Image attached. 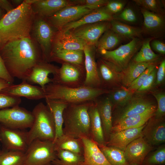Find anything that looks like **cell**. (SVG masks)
<instances>
[{
  "mask_svg": "<svg viewBox=\"0 0 165 165\" xmlns=\"http://www.w3.org/2000/svg\"><path fill=\"white\" fill-rule=\"evenodd\" d=\"M148 165H163L165 163V147H160L151 154L145 160Z\"/></svg>",
  "mask_w": 165,
  "mask_h": 165,
  "instance_id": "cell-43",
  "label": "cell"
},
{
  "mask_svg": "<svg viewBox=\"0 0 165 165\" xmlns=\"http://www.w3.org/2000/svg\"><path fill=\"white\" fill-rule=\"evenodd\" d=\"M111 165H127L124 151L105 145H98Z\"/></svg>",
  "mask_w": 165,
  "mask_h": 165,
  "instance_id": "cell-38",
  "label": "cell"
},
{
  "mask_svg": "<svg viewBox=\"0 0 165 165\" xmlns=\"http://www.w3.org/2000/svg\"><path fill=\"white\" fill-rule=\"evenodd\" d=\"M2 11L1 9V8H0V20L2 18Z\"/></svg>",
  "mask_w": 165,
  "mask_h": 165,
  "instance_id": "cell-56",
  "label": "cell"
},
{
  "mask_svg": "<svg viewBox=\"0 0 165 165\" xmlns=\"http://www.w3.org/2000/svg\"><path fill=\"white\" fill-rule=\"evenodd\" d=\"M136 91L122 86L109 90L108 96L113 106L122 107L133 98Z\"/></svg>",
  "mask_w": 165,
  "mask_h": 165,
  "instance_id": "cell-34",
  "label": "cell"
},
{
  "mask_svg": "<svg viewBox=\"0 0 165 165\" xmlns=\"http://www.w3.org/2000/svg\"><path fill=\"white\" fill-rule=\"evenodd\" d=\"M152 39V38H148L144 41L140 50L134 58V62H154L158 58L159 55L153 51L150 45V42Z\"/></svg>",
  "mask_w": 165,
  "mask_h": 165,
  "instance_id": "cell-39",
  "label": "cell"
},
{
  "mask_svg": "<svg viewBox=\"0 0 165 165\" xmlns=\"http://www.w3.org/2000/svg\"><path fill=\"white\" fill-rule=\"evenodd\" d=\"M56 155V158L51 165H83L82 155L62 150H57Z\"/></svg>",
  "mask_w": 165,
  "mask_h": 165,
  "instance_id": "cell-36",
  "label": "cell"
},
{
  "mask_svg": "<svg viewBox=\"0 0 165 165\" xmlns=\"http://www.w3.org/2000/svg\"><path fill=\"white\" fill-rule=\"evenodd\" d=\"M110 28V21H104L83 25L70 31L86 45L95 46L103 34Z\"/></svg>",
  "mask_w": 165,
  "mask_h": 165,
  "instance_id": "cell-13",
  "label": "cell"
},
{
  "mask_svg": "<svg viewBox=\"0 0 165 165\" xmlns=\"http://www.w3.org/2000/svg\"><path fill=\"white\" fill-rule=\"evenodd\" d=\"M152 48L158 53L164 55L165 54V45L163 42L157 40H153L151 43Z\"/></svg>",
  "mask_w": 165,
  "mask_h": 165,
  "instance_id": "cell-52",
  "label": "cell"
},
{
  "mask_svg": "<svg viewBox=\"0 0 165 165\" xmlns=\"http://www.w3.org/2000/svg\"><path fill=\"white\" fill-rule=\"evenodd\" d=\"M25 157L24 152L3 150L0 155V165H23Z\"/></svg>",
  "mask_w": 165,
  "mask_h": 165,
  "instance_id": "cell-40",
  "label": "cell"
},
{
  "mask_svg": "<svg viewBox=\"0 0 165 165\" xmlns=\"http://www.w3.org/2000/svg\"><path fill=\"white\" fill-rule=\"evenodd\" d=\"M156 108L155 105L143 113L127 117L114 123L111 133L144 125L153 116Z\"/></svg>",
  "mask_w": 165,
  "mask_h": 165,
  "instance_id": "cell-23",
  "label": "cell"
},
{
  "mask_svg": "<svg viewBox=\"0 0 165 165\" xmlns=\"http://www.w3.org/2000/svg\"><path fill=\"white\" fill-rule=\"evenodd\" d=\"M81 139L83 146V165H111L92 139L82 138Z\"/></svg>",
  "mask_w": 165,
  "mask_h": 165,
  "instance_id": "cell-24",
  "label": "cell"
},
{
  "mask_svg": "<svg viewBox=\"0 0 165 165\" xmlns=\"http://www.w3.org/2000/svg\"><path fill=\"white\" fill-rule=\"evenodd\" d=\"M88 113L90 120L91 138L98 145H106V143L100 118L94 101L89 108Z\"/></svg>",
  "mask_w": 165,
  "mask_h": 165,
  "instance_id": "cell-29",
  "label": "cell"
},
{
  "mask_svg": "<svg viewBox=\"0 0 165 165\" xmlns=\"http://www.w3.org/2000/svg\"><path fill=\"white\" fill-rule=\"evenodd\" d=\"M125 3L124 1H109L104 7L108 12L112 15L120 12L123 8Z\"/></svg>",
  "mask_w": 165,
  "mask_h": 165,
  "instance_id": "cell-48",
  "label": "cell"
},
{
  "mask_svg": "<svg viewBox=\"0 0 165 165\" xmlns=\"http://www.w3.org/2000/svg\"><path fill=\"white\" fill-rule=\"evenodd\" d=\"M86 77L84 65L64 63L53 75L52 82L69 87L77 88L84 86Z\"/></svg>",
  "mask_w": 165,
  "mask_h": 165,
  "instance_id": "cell-8",
  "label": "cell"
},
{
  "mask_svg": "<svg viewBox=\"0 0 165 165\" xmlns=\"http://www.w3.org/2000/svg\"><path fill=\"white\" fill-rule=\"evenodd\" d=\"M145 124L141 127L111 133L106 145L124 151L133 141L142 136V131Z\"/></svg>",
  "mask_w": 165,
  "mask_h": 165,
  "instance_id": "cell-21",
  "label": "cell"
},
{
  "mask_svg": "<svg viewBox=\"0 0 165 165\" xmlns=\"http://www.w3.org/2000/svg\"><path fill=\"white\" fill-rule=\"evenodd\" d=\"M7 94L17 97H24L30 100H38L46 97L44 90L40 86H34L22 81L18 84H11L1 91Z\"/></svg>",
  "mask_w": 165,
  "mask_h": 165,
  "instance_id": "cell-18",
  "label": "cell"
},
{
  "mask_svg": "<svg viewBox=\"0 0 165 165\" xmlns=\"http://www.w3.org/2000/svg\"><path fill=\"white\" fill-rule=\"evenodd\" d=\"M44 91L45 98L61 100L68 104L94 101L100 96L108 94L109 92V90L101 88L85 86L71 88L53 82L46 85Z\"/></svg>",
  "mask_w": 165,
  "mask_h": 165,
  "instance_id": "cell-4",
  "label": "cell"
},
{
  "mask_svg": "<svg viewBox=\"0 0 165 165\" xmlns=\"http://www.w3.org/2000/svg\"><path fill=\"white\" fill-rule=\"evenodd\" d=\"M156 67V65L154 62L152 63L131 83L127 88L130 90H134L136 91L151 72Z\"/></svg>",
  "mask_w": 165,
  "mask_h": 165,
  "instance_id": "cell-44",
  "label": "cell"
},
{
  "mask_svg": "<svg viewBox=\"0 0 165 165\" xmlns=\"http://www.w3.org/2000/svg\"><path fill=\"white\" fill-rule=\"evenodd\" d=\"M154 105L144 97H133L116 115L113 124L127 117L143 113Z\"/></svg>",
  "mask_w": 165,
  "mask_h": 165,
  "instance_id": "cell-25",
  "label": "cell"
},
{
  "mask_svg": "<svg viewBox=\"0 0 165 165\" xmlns=\"http://www.w3.org/2000/svg\"><path fill=\"white\" fill-rule=\"evenodd\" d=\"M46 105L53 116L55 126V136L53 141L63 134V113L68 104L61 100L45 98Z\"/></svg>",
  "mask_w": 165,
  "mask_h": 165,
  "instance_id": "cell-28",
  "label": "cell"
},
{
  "mask_svg": "<svg viewBox=\"0 0 165 165\" xmlns=\"http://www.w3.org/2000/svg\"><path fill=\"white\" fill-rule=\"evenodd\" d=\"M123 39L110 28L103 34L95 46L98 51L102 50H110L119 44Z\"/></svg>",
  "mask_w": 165,
  "mask_h": 165,
  "instance_id": "cell-37",
  "label": "cell"
},
{
  "mask_svg": "<svg viewBox=\"0 0 165 165\" xmlns=\"http://www.w3.org/2000/svg\"><path fill=\"white\" fill-rule=\"evenodd\" d=\"M24 130L0 124V141L5 150L26 151L28 144L27 131Z\"/></svg>",
  "mask_w": 165,
  "mask_h": 165,
  "instance_id": "cell-11",
  "label": "cell"
},
{
  "mask_svg": "<svg viewBox=\"0 0 165 165\" xmlns=\"http://www.w3.org/2000/svg\"><path fill=\"white\" fill-rule=\"evenodd\" d=\"M152 117L145 124L142 135L151 145H157L165 141V123L163 118Z\"/></svg>",
  "mask_w": 165,
  "mask_h": 165,
  "instance_id": "cell-19",
  "label": "cell"
},
{
  "mask_svg": "<svg viewBox=\"0 0 165 165\" xmlns=\"http://www.w3.org/2000/svg\"><path fill=\"white\" fill-rule=\"evenodd\" d=\"M114 19L113 15L108 12L103 7L91 11L79 19L67 24L59 30L67 31L83 25L101 21H110Z\"/></svg>",
  "mask_w": 165,
  "mask_h": 165,
  "instance_id": "cell-26",
  "label": "cell"
},
{
  "mask_svg": "<svg viewBox=\"0 0 165 165\" xmlns=\"http://www.w3.org/2000/svg\"><path fill=\"white\" fill-rule=\"evenodd\" d=\"M141 44L139 39L135 38L114 50H102L98 52L102 59L110 63L121 72L129 64Z\"/></svg>",
  "mask_w": 165,
  "mask_h": 165,
  "instance_id": "cell-7",
  "label": "cell"
},
{
  "mask_svg": "<svg viewBox=\"0 0 165 165\" xmlns=\"http://www.w3.org/2000/svg\"><path fill=\"white\" fill-rule=\"evenodd\" d=\"M26 1L31 5L34 13L42 18H48L65 7L79 5L76 1L26 0Z\"/></svg>",
  "mask_w": 165,
  "mask_h": 165,
  "instance_id": "cell-16",
  "label": "cell"
},
{
  "mask_svg": "<svg viewBox=\"0 0 165 165\" xmlns=\"http://www.w3.org/2000/svg\"><path fill=\"white\" fill-rule=\"evenodd\" d=\"M34 116L32 112L19 106L0 109V124L21 130L30 128Z\"/></svg>",
  "mask_w": 165,
  "mask_h": 165,
  "instance_id": "cell-9",
  "label": "cell"
},
{
  "mask_svg": "<svg viewBox=\"0 0 165 165\" xmlns=\"http://www.w3.org/2000/svg\"><path fill=\"white\" fill-rule=\"evenodd\" d=\"M86 45L83 41L74 36L70 31H64L58 30L53 39L51 54L61 50H83Z\"/></svg>",
  "mask_w": 165,
  "mask_h": 165,
  "instance_id": "cell-22",
  "label": "cell"
},
{
  "mask_svg": "<svg viewBox=\"0 0 165 165\" xmlns=\"http://www.w3.org/2000/svg\"><path fill=\"white\" fill-rule=\"evenodd\" d=\"M58 68L56 66L42 61L33 68L26 81L31 84L39 85L44 90L46 85L52 82V79L49 78V75L55 74Z\"/></svg>",
  "mask_w": 165,
  "mask_h": 165,
  "instance_id": "cell-20",
  "label": "cell"
},
{
  "mask_svg": "<svg viewBox=\"0 0 165 165\" xmlns=\"http://www.w3.org/2000/svg\"><path fill=\"white\" fill-rule=\"evenodd\" d=\"M0 55L10 75L22 81L26 80L36 65L44 61L30 37L6 42Z\"/></svg>",
  "mask_w": 165,
  "mask_h": 165,
  "instance_id": "cell-1",
  "label": "cell"
},
{
  "mask_svg": "<svg viewBox=\"0 0 165 165\" xmlns=\"http://www.w3.org/2000/svg\"><path fill=\"white\" fill-rule=\"evenodd\" d=\"M85 56L83 50H61L52 53L50 61L68 63L78 65H84Z\"/></svg>",
  "mask_w": 165,
  "mask_h": 165,
  "instance_id": "cell-30",
  "label": "cell"
},
{
  "mask_svg": "<svg viewBox=\"0 0 165 165\" xmlns=\"http://www.w3.org/2000/svg\"></svg>",
  "mask_w": 165,
  "mask_h": 165,
  "instance_id": "cell-59",
  "label": "cell"
},
{
  "mask_svg": "<svg viewBox=\"0 0 165 165\" xmlns=\"http://www.w3.org/2000/svg\"><path fill=\"white\" fill-rule=\"evenodd\" d=\"M53 142L56 151L62 150L83 155V146L81 138L63 134Z\"/></svg>",
  "mask_w": 165,
  "mask_h": 165,
  "instance_id": "cell-32",
  "label": "cell"
},
{
  "mask_svg": "<svg viewBox=\"0 0 165 165\" xmlns=\"http://www.w3.org/2000/svg\"><path fill=\"white\" fill-rule=\"evenodd\" d=\"M144 17L143 28L142 31L154 34L161 31L163 29L164 21L163 15L141 8Z\"/></svg>",
  "mask_w": 165,
  "mask_h": 165,
  "instance_id": "cell-31",
  "label": "cell"
},
{
  "mask_svg": "<svg viewBox=\"0 0 165 165\" xmlns=\"http://www.w3.org/2000/svg\"><path fill=\"white\" fill-rule=\"evenodd\" d=\"M92 11L83 5L69 6L63 8L47 18V22L59 30L67 24L79 19Z\"/></svg>",
  "mask_w": 165,
  "mask_h": 165,
  "instance_id": "cell-12",
  "label": "cell"
},
{
  "mask_svg": "<svg viewBox=\"0 0 165 165\" xmlns=\"http://www.w3.org/2000/svg\"><path fill=\"white\" fill-rule=\"evenodd\" d=\"M109 0H76L78 4L83 5L87 9L94 10L105 6Z\"/></svg>",
  "mask_w": 165,
  "mask_h": 165,
  "instance_id": "cell-46",
  "label": "cell"
},
{
  "mask_svg": "<svg viewBox=\"0 0 165 165\" xmlns=\"http://www.w3.org/2000/svg\"><path fill=\"white\" fill-rule=\"evenodd\" d=\"M97 99L94 101L98 110L106 143L113 126V106L108 97L100 100H98Z\"/></svg>",
  "mask_w": 165,
  "mask_h": 165,
  "instance_id": "cell-27",
  "label": "cell"
},
{
  "mask_svg": "<svg viewBox=\"0 0 165 165\" xmlns=\"http://www.w3.org/2000/svg\"><path fill=\"white\" fill-rule=\"evenodd\" d=\"M95 46L86 45L83 50L85 56L84 66L86 72L84 86L100 88L97 63L95 61Z\"/></svg>",
  "mask_w": 165,
  "mask_h": 165,
  "instance_id": "cell-17",
  "label": "cell"
},
{
  "mask_svg": "<svg viewBox=\"0 0 165 165\" xmlns=\"http://www.w3.org/2000/svg\"><path fill=\"white\" fill-rule=\"evenodd\" d=\"M100 88L108 90L122 86L121 71L110 63L103 59L97 64Z\"/></svg>",
  "mask_w": 165,
  "mask_h": 165,
  "instance_id": "cell-14",
  "label": "cell"
},
{
  "mask_svg": "<svg viewBox=\"0 0 165 165\" xmlns=\"http://www.w3.org/2000/svg\"><path fill=\"white\" fill-rule=\"evenodd\" d=\"M134 1L142 8L163 16L162 3L157 0H134Z\"/></svg>",
  "mask_w": 165,
  "mask_h": 165,
  "instance_id": "cell-41",
  "label": "cell"
},
{
  "mask_svg": "<svg viewBox=\"0 0 165 165\" xmlns=\"http://www.w3.org/2000/svg\"><path fill=\"white\" fill-rule=\"evenodd\" d=\"M13 4L17 7L20 6L23 2L24 1L22 0H12Z\"/></svg>",
  "mask_w": 165,
  "mask_h": 165,
  "instance_id": "cell-55",
  "label": "cell"
},
{
  "mask_svg": "<svg viewBox=\"0 0 165 165\" xmlns=\"http://www.w3.org/2000/svg\"><path fill=\"white\" fill-rule=\"evenodd\" d=\"M152 148V146L142 136L133 141L124 151L128 165H142L146 156Z\"/></svg>",
  "mask_w": 165,
  "mask_h": 165,
  "instance_id": "cell-15",
  "label": "cell"
},
{
  "mask_svg": "<svg viewBox=\"0 0 165 165\" xmlns=\"http://www.w3.org/2000/svg\"><path fill=\"white\" fill-rule=\"evenodd\" d=\"M93 101L68 104L63 113V134L77 138H91L88 109Z\"/></svg>",
  "mask_w": 165,
  "mask_h": 165,
  "instance_id": "cell-3",
  "label": "cell"
},
{
  "mask_svg": "<svg viewBox=\"0 0 165 165\" xmlns=\"http://www.w3.org/2000/svg\"><path fill=\"white\" fill-rule=\"evenodd\" d=\"M3 152V150H0V155Z\"/></svg>",
  "mask_w": 165,
  "mask_h": 165,
  "instance_id": "cell-57",
  "label": "cell"
},
{
  "mask_svg": "<svg viewBox=\"0 0 165 165\" xmlns=\"http://www.w3.org/2000/svg\"><path fill=\"white\" fill-rule=\"evenodd\" d=\"M0 79L4 80L11 84H13L14 78L12 77L8 72L0 55Z\"/></svg>",
  "mask_w": 165,
  "mask_h": 165,
  "instance_id": "cell-50",
  "label": "cell"
},
{
  "mask_svg": "<svg viewBox=\"0 0 165 165\" xmlns=\"http://www.w3.org/2000/svg\"><path fill=\"white\" fill-rule=\"evenodd\" d=\"M21 102L20 97L0 92V109L19 106Z\"/></svg>",
  "mask_w": 165,
  "mask_h": 165,
  "instance_id": "cell-42",
  "label": "cell"
},
{
  "mask_svg": "<svg viewBox=\"0 0 165 165\" xmlns=\"http://www.w3.org/2000/svg\"><path fill=\"white\" fill-rule=\"evenodd\" d=\"M165 76V60L161 63L157 71L156 75V85H160L164 81Z\"/></svg>",
  "mask_w": 165,
  "mask_h": 165,
  "instance_id": "cell-51",
  "label": "cell"
},
{
  "mask_svg": "<svg viewBox=\"0 0 165 165\" xmlns=\"http://www.w3.org/2000/svg\"><path fill=\"white\" fill-rule=\"evenodd\" d=\"M11 84L4 80L0 79V91L9 86Z\"/></svg>",
  "mask_w": 165,
  "mask_h": 165,
  "instance_id": "cell-54",
  "label": "cell"
},
{
  "mask_svg": "<svg viewBox=\"0 0 165 165\" xmlns=\"http://www.w3.org/2000/svg\"><path fill=\"white\" fill-rule=\"evenodd\" d=\"M154 62H136L133 61L129 63L127 67L121 72L122 86L128 88L134 80L150 64Z\"/></svg>",
  "mask_w": 165,
  "mask_h": 165,
  "instance_id": "cell-33",
  "label": "cell"
},
{
  "mask_svg": "<svg viewBox=\"0 0 165 165\" xmlns=\"http://www.w3.org/2000/svg\"></svg>",
  "mask_w": 165,
  "mask_h": 165,
  "instance_id": "cell-58",
  "label": "cell"
},
{
  "mask_svg": "<svg viewBox=\"0 0 165 165\" xmlns=\"http://www.w3.org/2000/svg\"><path fill=\"white\" fill-rule=\"evenodd\" d=\"M54 28L40 17L34 20L32 28L33 36L41 48L43 60L48 62L53 39L56 33Z\"/></svg>",
  "mask_w": 165,
  "mask_h": 165,
  "instance_id": "cell-10",
  "label": "cell"
},
{
  "mask_svg": "<svg viewBox=\"0 0 165 165\" xmlns=\"http://www.w3.org/2000/svg\"><path fill=\"white\" fill-rule=\"evenodd\" d=\"M110 29L122 38H132L139 37L142 29L123 24L114 19L110 21Z\"/></svg>",
  "mask_w": 165,
  "mask_h": 165,
  "instance_id": "cell-35",
  "label": "cell"
},
{
  "mask_svg": "<svg viewBox=\"0 0 165 165\" xmlns=\"http://www.w3.org/2000/svg\"><path fill=\"white\" fill-rule=\"evenodd\" d=\"M152 95L157 102V107L153 116L156 119L163 118L165 114V94L163 92H154Z\"/></svg>",
  "mask_w": 165,
  "mask_h": 165,
  "instance_id": "cell-45",
  "label": "cell"
},
{
  "mask_svg": "<svg viewBox=\"0 0 165 165\" xmlns=\"http://www.w3.org/2000/svg\"><path fill=\"white\" fill-rule=\"evenodd\" d=\"M0 8L9 12L14 8L9 2L6 0H0Z\"/></svg>",
  "mask_w": 165,
  "mask_h": 165,
  "instance_id": "cell-53",
  "label": "cell"
},
{
  "mask_svg": "<svg viewBox=\"0 0 165 165\" xmlns=\"http://www.w3.org/2000/svg\"><path fill=\"white\" fill-rule=\"evenodd\" d=\"M156 67L151 72L136 92L142 93L149 90L152 87L156 78Z\"/></svg>",
  "mask_w": 165,
  "mask_h": 165,
  "instance_id": "cell-47",
  "label": "cell"
},
{
  "mask_svg": "<svg viewBox=\"0 0 165 165\" xmlns=\"http://www.w3.org/2000/svg\"><path fill=\"white\" fill-rule=\"evenodd\" d=\"M118 17L122 20L129 22H134L137 20L136 16L134 12L129 8L125 9Z\"/></svg>",
  "mask_w": 165,
  "mask_h": 165,
  "instance_id": "cell-49",
  "label": "cell"
},
{
  "mask_svg": "<svg viewBox=\"0 0 165 165\" xmlns=\"http://www.w3.org/2000/svg\"><path fill=\"white\" fill-rule=\"evenodd\" d=\"M34 120L30 130L27 131L28 145L35 140L53 141L55 136V126L53 116L46 105L41 102L33 109Z\"/></svg>",
  "mask_w": 165,
  "mask_h": 165,
  "instance_id": "cell-5",
  "label": "cell"
},
{
  "mask_svg": "<svg viewBox=\"0 0 165 165\" xmlns=\"http://www.w3.org/2000/svg\"><path fill=\"white\" fill-rule=\"evenodd\" d=\"M23 165H51L56 158L53 141L35 140L28 145L25 152Z\"/></svg>",
  "mask_w": 165,
  "mask_h": 165,
  "instance_id": "cell-6",
  "label": "cell"
},
{
  "mask_svg": "<svg viewBox=\"0 0 165 165\" xmlns=\"http://www.w3.org/2000/svg\"><path fill=\"white\" fill-rule=\"evenodd\" d=\"M34 14L31 5L26 0L7 13L0 20V43L30 37Z\"/></svg>",
  "mask_w": 165,
  "mask_h": 165,
  "instance_id": "cell-2",
  "label": "cell"
}]
</instances>
